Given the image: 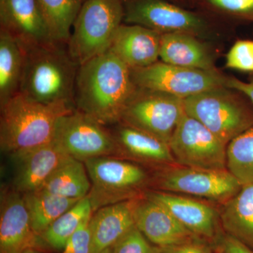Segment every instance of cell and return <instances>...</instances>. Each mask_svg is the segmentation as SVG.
I'll list each match as a JSON object with an SVG mask.
<instances>
[{
	"label": "cell",
	"instance_id": "1",
	"mask_svg": "<svg viewBox=\"0 0 253 253\" xmlns=\"http://www.w3.org/2000/svg\"><path fill=\"white\" fill-rule=\"evenodd\" d=\"M136 88L130 68L107 50L79 66L76 109L103 126L117 124Z\"/></svg>",
	"mask_w": 253,
	"mask_h": 253
},
{
	"label": "cell",
	"instance_id": "2",
	"mask_svg": "<svg viewBox=\"0 0 253 253\" xmlns=\"http://www.w3.org/2000/svg\"><path fill=\"white\" fill-rule=\"evenodd\" d=\"M21 49L19 94L41 104H66L76 109L75 87L80 66L71 57L67 45L54 43Z\"/></svg>",
	"mask_w": 253,
	"mask_h": 253
},
{
	"label": "cell",
	"instance_id": "3",
	"mask_svg": "<svg viewBox=\"0 0 253 253\" xmlns=\"http://www.w3.org/2000/svg\"><path fill=\"white\" fill-rule=\"evenodd\" d=\"M0 109V148L10 156L51 143L59 118L76 109L41 104L19 93Z\"/></svg>",
	"mask_w": 253,
	"mask_h": 253
},
{
	"label": "cell",
	"instance_id": "4",
	"mask_svg": "<svg viewBox=\"0 0 253 253\" xmlns=\"http://www.w3.org/2000/svg\"><path fill=\"white\" fill-rule=\"evenodd\" d=\"M121 0H86L73 23L68 52L79 66L103 54L124 19Z\"/></svg>",
	"mask_w": 253,
	"mask_h": 253
},
{
	"label": "cell",
	"instance_id": "5",
	"mask_svg": "<svg viewBox=\"0 0 253 253\" xmlns=\"http://www.w3.org/2000/svg\"><path fill=\"white\" fill-rule=\"evenodd\" d=\"M84 163L91 181L87 197L93 212L139 198V192L149 181V175L140 166L111 156L91 158Z\"/></svg>",
	"mask_w": 253,
	"mask_h": 253
},
{
	"label": "cell",
	"instance_id": "6",
	"mask_svg": "<svg viewBox=\"0 0 253 253\" xmlns=\"http://www.w3.org/2000/svg\"><path fill=\"white\" fill-rule=\"evenodd\" d=\"M185 113L202 123L224 144L253 125L246 108L228 87L199 93L184 99Z\"/></svg>",
	"mask_w": 253,
	"mask_h": 253
},
{
	"label": "cell",
	"instance_id": "7",
	"mask_svg": "<svg viewBox=\"0 0 253 253\" xmlns=\"http://www.w3.org/2000/svg\"><path fill=\"white\" fill-rule=\"evenodd\" d=\"M184 114V99L136 86L119 123L145 131L169 144Z\"/></svg>",
	"mask_w": 253,
	"mask_h": 253
},
{
	"label": "cell",
	"instance_id": "8",
	"mask_svg": "<svg viewBox=\"0 0 253 253\" xmlns=\"http://www.w3.org/2000/svg\"><path fill=\"white\" fill-rule=\"evenodd\" d=\"M138 87L163 91L181 99L219 87H227L229 78L216 71H203L157 62L146 67L131 69Z\"/></svg>",
	"mask_w": 253,
	"mask_h": 253
},
{
	"label": "cell",
	"instance_id": "9",
	"mask_svg": "<svg viewBox=\"0 0 253 253\" xmlns=\"http://www.w3.org/2000/svg\"><path fill=\"white\" fill-rule=\"evenodd\" d=\"M52 142L68 156L83 162L118 154L112 132L77 109L59 118Z\"/></svg>",
	"mask_w": 253,
	"mask_h": 253
},
{
	"label": "cell",
	"instance_id": "10",
	"mask_svg": "<svg viewBox=\"0 0 253 253\" xmlns=\"http://www.w3.org/2000/svg\"><path fill=\"white\" fill-rule=\"evenodd\" d=\"M174 161L184 167L226 169V146L207 127L185 114L169 142Z\"/></svg>",
	"mask_w": 253,
	"mask_h": 253
},
{
	"label": "cell",
	"instance_id": "11",
	"mask_svg": "<svg viewBox=\"0 0 253 253\" xmlns=\"http://www.w3.org/2000/svg\"><path fill=\"white\" fill-rule=\"evenodd\" d=\"M156 185L166 192L181 193L223 203L234 197L242 187L227 169L181 166L158 174Z\"/></svg>",
	"mask_w": 253,
	"mask_h": 253
},
{
	"label": "cell",
	"instance_id": "12",
	"mask_svg": "<svg viewBox=\"0 0 253 253\" xmlns=\"http://www.w3.org/2000/svg\"><path fill=\"white\" fill-rule=\"evenodd\" d=\"M124 20L158 32L201 36L208 29L202 18L163 0H129L124 6Z\"/></svg>",
	"mask_w": 253,
	"mask_h": 253
},
{
	"label": "cell",
	"instance_id": "13",
	"mask_svg": "<svg viewBox=\"0 0 253 253\" xmlns=\"http://www.w3.org/2000/svg\"><path fill=\"white\" fill-rule=\"evenodd\" d=\"M0 23L23 49L57 43L37 0H0Z\"/></svg>",
	"mask_w": 253,
	"mask_h": 253
},
{
	"label": "cell",
	"instance_id": "14",
	"mask_svg": "<svg viewBox=\"0 0 253 253\" xmlns=\"http://www.w3.org/2000/svg\"><path fill=\"white\" fill-rule=\"evenodd\" d=\"M39 237L32 229L23 196L4 187L0 198V253H22L36 248Z\"/></svg>",
	"mask_w": 253,
	"mask_h": 253
},
{
	"label": "cell",
	"instance_id": "15",
	"mask_svg": "<svg viewBox=\"0 0 253 253\" xmlns=\"http://www.w3.org/2000/svg\"><path fill=\"white\" fill-rule=\"evenodd\" d=\"M134 217L136 228L151 244L161 249L200 239L161 205L145 196L136 200Z\"/></svg>",
	"mask_w": 253,
	"mask_h": 253
},
{
	"label": "cell",
	"instance_id": "16",
	"mask_svg": "<svg viewBox=\"0 0 253 253\" xmlns=\"http://www.w3.org/2000/svg\"><path fill=\"white\" fill-rule=\"evenodd\" d=\"M11 156L15 163L12 188L22 194L41 189L60 165L69 157L52 141Z\"/></svg>",
	"mask_w": 253,
	"mask_h": 253
},
{
	"label": "cell",
	"instance_id": "17",
	"mask_svg": "<svg viewBox=\"0 0 253 253\" xmlns=\"http://www.w3.org/2000/svg\"><path fill=\"white\" fill-rule=\"evenodd\" d=\"M144 196L161 205L176 220L198 237L210 240L217 238L219 214L210 205L162 191H150Z\"/></svg>",
	"mask_w": 253,
	"mask_h": 253
},
{
	"label": "cell",
	"instance_id": "18",
	"mask_svg": "<svg viewBox=\"0 0 253 253\" xmlns=\"http://www.w3.org/2000/svg\"><path fill=\"white\" fill-rule=\"evenodd\" d=\"M161 33L138 25H121L113 37L109 51L130 69L157 62L161 50Z\"/></svg>",
	"mask_w": 253,
	"mask_h": 253
},
{
	"label": "cell",
	"instance_id": "19",
	"mask_svg": "<svg viewBox=\"0 0 253 253\" xmlns=\"http://www.w3.org/2000/svg\"><path fill=\"white\" fill-rule=\"evenodd\" d=\"M137 199L104 206L93 212L89 222L90 253H99L112 247L135 226L134 210Z\"/></svg>",
	"mask_w": 253,
	"mask_h": 253
},
{
	"label": "cell",
	"instance_id": "20",
	"mask_svg": "<svg viewBox=\"0 0 253 253\" xmlns=\"http://www.w3.org/2000/svg\"><path fill=\"white\" fill-rule=\"evenodd\" d=\"M160 58L162 62L180 67L216 71L212 54L196 36L174 33L161 36Z\"/></svg>",
	"mask_w": 253,
	"mask_h": 253
},
{
	"label": "cell",
	"instance_id": "21",
	"mask_svg": "<svg viewBox=\"0 0 253 253\" xmlns=\"http://www.w3.org/2000/svg\"><path fill=\"white\" fill-rule=\"evenodd\" d=\"M112 134L118 154H126L139 161L154 164L175 162L169 144L156 136L135 128L118 123Z\"/></svg>",
	"mask_w": 253,
	"mask_h": 253
},
{
	"label": "cell",
	"instance_id": "22",
	"mask_svg": "<svg viewBox=\"0 0 253 253\" xmlns=\"http://www.w3.org/2000/svg\"><path fill=\"white\" fill-rule=\"evenodd\" d=\"M219 220L226 234L253 249V184L242 186L224 203Z\"/></svg>",
	"mask_w": 253,
	"mask_h": 253
},
{
	"label": "cell",
	"instance_id": "23",
	"mask_svg": "<svg viewBox=\"0 0 253 253\" xmlns=\"http://www.w3.org/2000/svg\"><path fill=\"white\" fill-rule=\"evenodd\" d=\"M90 189L91 181L84 162L69 156L39 190L68 199H82L88 196Z\"/></svg>",
	"mask_w": 253,
	"mask_h": 253
},
{
	"label": "cell",
	"instance_id": "24",
	"mask_svg": "<svg viewBox=\"0 0 253 253\" xmlns=\"http://www.w3.org/2000/svg\"><path fill=\"white\" fill-rule=\"evenodd\" d=\"M23 196L32 229L38 237L81 200L68 199L40 190Z\"/></svg>",
	"mask_w": 253,
	"mask_h": 253
},
{
	"label": "cell",
	"instance_id": "25",
	"mask_svg": "<svg viewBox=\"0 0 253 253\" xmlns=\"http://www.w3.org/2000/svg\"><path fill=\"white\" fill-rule=\"evenodd\" d=\"M23 54L17 42L0 30V107L19 93Z\"/></svg>",
	"mask_w": 253,
	"mask_h": 253
},
{
	"label": "cell",
	"instance_id": "26",
	"mask_svg": "<svg viewBox=\"0 0 253 253\" xmlns=\"http://www.w3.org/2000/svg\"><path fill=\"white\" fill-rule=\"evenodd\" d=\"M93 212L89 198H83L55 220L39 236L40 241L52 249L63 251L70 238L82 225L90 220Z\"/></svg>",
	"mask_w": 253,
	"mask_h": 253
},
{
	"label": "cell",
	"instance_id": "27",
	"mask_svg": "<svg viewBox=\"0 0 253 253\" xmlns=\"http://www.w3.org/2000/svg\"><path fill=\"white\" fill-rule=\"evenodd\" d=\"M51 38L56 42L66 44L69 41L83 0H37Z\"/></svg>",
	"mask_w": 253,
	"mask_h": 253
},
{
	"label": "cell",
	"instance_id": "28",
	"mask_svg": "<svg viewBox=\"0 0 253 253\" xmlns=\"http://www.w3.org/2000/svg\"><path fill=\"white\" fill-rule=\"evenodd\" d=\"M226 169L241 185L253 184V125L228 144Z\"/></svg>",
	"mask_w": 253,
	"mask_h": 253
},
{
	"label": "cell",
	"instance_id": "29",
	"mask_svg": "<svg viewBox=\"0 0 253 253\" xmlns=\"http://www.w3.org/2000/svg\"><path fill=\"white\" fill-rule=\"evenodd\" d=\"M111 248L113 253H162V249L150 244L136 226Z\"/></svg>",
	"mask_w": 253,
	"mask_h": 253
},
{
	"label": "cell",
	"instance_id": "30",
	"mask_svg": "<svg viewBox=\"0 0 253 253\" xmlns=\"http://www.w3.org/2000/svg\"><path fill=\"white\" fill-rule=\"evenodd\" d=\"M228 68L245 72H253V41H239L226 55Z\"/></svg>",
	"mask_w": 253,
	"mask_h": 253
},
{
	"label": "cell",
	"instance_id": "31",
	"mask_svg": "<svg viewBox=\"0 0 253 253\" xmlns=\"http://www.w3.org/2000/svg\"><path fill=\"white\" fill-rule=\"evenodd\" d=\"M89 222L84 223L70 238L62 253H90L91 236Z\"/></svg>",
	"mask_w": 253,
	"mask_h": 253
},
{
	"label": "cell",
	"instance_id": "32",
	"mask_svg": "<svg viewBox=\"0 0 253 253\" xmlns=\"http://www.w3.org/2000/svg\"><path fill=\"white\" fill-rule=\"evenodd\" d=\"M210 4L230 14L253 18V0H206Z\"/></svg>",
	"mask_w": 253,
	"mask_h": 253
},
{
	"label": "cell",
	"instance_id": "33",
	"mask_svg": "<svg viewBox=\"0 0 253 253\" xmlns=\"http://www.w3.org/2000/svg\"><path fill=\"white\" fill-rule=\"evenodd\" d=\"M162 253H212V247L201 239H196L184 244L163 248Z\"/></svg>",
	"mask_w": 253,
	"mask_h": 253
},
{
	"label": "cell",
	"instance_id": "34",
	"mask_svg": "<svg viewBox=\"0 0 253 253\" xmlns=\"http://www.w3.org/2000/svg\"><path fill=\"white\" fill-rule=\"evenodd\" d=\"M217 253H253V249L226 234L219 241Z\"/></svg>",
	"mask_w": 253,
	"mask_h": 253
},
{
	"label": "cell",
	"instance_id": "35",
	"mask_svg": "<svg viewBox=\"0 0 253 253\" xmlns=\"http://www.w3.org/2000/svg\"><path fill=\"white\" fill-rule=\"evenodd\" d=\"M227 87L246 95L253 104V78L247 82L240 81L235 78H229Z\"/></svg>",
	"mask_w": 253,
	"mask_h": 253
},
{
	"label": "cell",
	"instance_id": "36",
	"mask_svg": "<svg viewBox=\"0 0 253 253\" xmlns=\"http://www.w3.org/2000/svg\"><path fill=\"white\" fill-rule=\"evenodd\" d=\"M22 253H41L39 251L36 249V248H28L25 250Z\"/></svg>",
	"mask_w": 253,
	"mask_h": 253
},
{
	"label": "cell",
	"instance_id": "37",
	"mask_svg": "<svg viewBox=\"0 0 253 253\" xmlns=\"http://www.w3.org/2000/svg\"><path fill=\"white\" fill-rule=\"evenodd\" d=\"M99 253H113L112 248H109V249H106L104 250V251H101Z\"/></svg>",
	"mask_w": 253,
	"mask_h": 253
},
{
	"label": "cell",
	"instance_id": "38",
	"mask_svg": "<svg viewBox=\"0 0 253 253\" xmlns=\"http://www.w3.org/2000/svg\"><path fill=\"white\" fill-rule=\"evenodd\" d=\"M86 1V0H83V1Z\"/></svg>",
	"mask_w": 253,
	"mask_h": 253
}]
</instances>
